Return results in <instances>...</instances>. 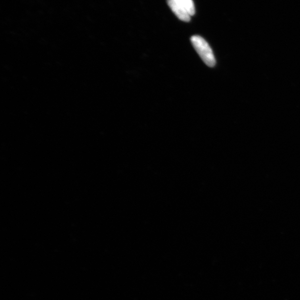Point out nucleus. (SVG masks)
Instances as JSON below:
<instances>
[{"instance_id": "f03ea898", "label": "nucleus", "mask_w": 300, "mask_h": 300, "mask_svg": "<svg viewBox=\"0 0 300 300\" xmlns=\"http://www.w3.org/2000/svg\"><path fill=\"white\" fill-rule=\"evenodd\" d=\"M167 2L171 9L179 19L185 22H190V15L177 0H167Z\"/></svg>"}, {"instance_id": "f257e3e1", "label": "nucleus", "mask_w": 300, "mask_h": 300, "mask_svg": "<svg viewBox=\"0 0 300 300\" xmlns=\"http://www.w3.org/2000/svg\"><path fill=\"white\" fill-rule=\"evenodd\" d=\"M191 41L204 63L210 68L215 66L216 59L214 53L207 41L202 37L198 35L192 37Z\"/></svg>"}, {"instance_id": "7ed1b4c3", "label": "nucleus", "mask_w": 300, "mask_h": 300, "mask_svg": "<svg viewBox=\"0 0 300 300\" xmlns=\"http://www.w3.org/2000/svg\"><path fill=\"white\" fill-rule=\"evenodd\" d=\"M185 8L190 16H193L195 14V8L193 0H177Z\"/></svg>"}]
</instances>
